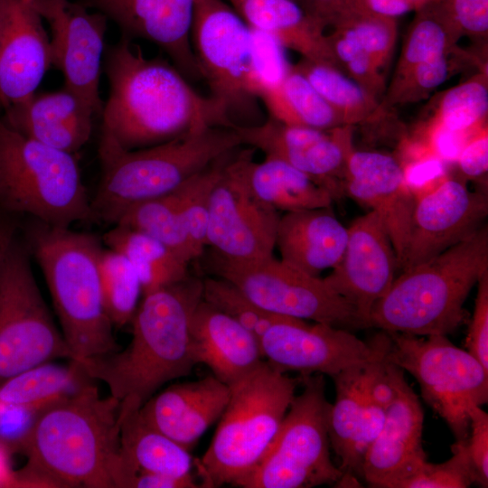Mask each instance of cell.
Instances as JSON below:
<instances>
[{"label": "cell", "instance_id": "1", "mask_svg": "<svg viewBox=\"0 0 488 488\" xmlns=\"http://www.w3.org/2000/svg\"><path fill=\"white\" fill-rule=\"evenodd\" d=\"M103 68L109 93L101 113V134L126 150L234 124L216 100L194 90L174 65L146 58L124 36L105 49Z\"/></svg>", "mask_w": 488, "mask_h": 488}, {"label": "cell", "instance_id": "2", "mask_svg": "<svg viewBox=\"0 0 488 488\" xmlns=\"http://www.w3.org/2000/svg\"><path fill=\"white\" fill-rule=\"evenodd\" d=\"M119 408L89 380L38 411L15 450L19 487L115 488Z\"/></svg>", "mask_w": 488, "mask_h": 488}, {"label": "cell", "instance_id": "3", "mask_svg": "<svg viewBox=\"0 0 488 488\" xmlns=\"http://www.w3.org/2000/svg\"><path fill=\"white\" fill-rule=\"evenodd\" d=\"M202 300V280L189 276L143 295L130 322L128 345L79 365L89 379L108 386L120 408H141L164 383L189 375L196 365L190 327Z\"/></svg>", "mask_w": 488, "mask_h": 488}, {"label": "cell", "instance_id": "4", "mask_svg": "<svg viewBox=\"0 0 488 488\" xmlns=\"http://www.w3.org/2000/svg\"><path fill=\"white\" fill-rule=\"evenodd\" d=\"M488 270V230L472 235L434 258L402 270L374 305L369 327L417 336L447 335L467 318L464 304Z\"/></svg>", "mask_w": 488, "mask_h": 488}, {"label": "cell", "instance_id": "5", "mask_svg": "<svg viewBox=\"0 0 488 488\" xmlns=\"http://www.w3.org/2000/svg\"><path fill=\"white\" fill-rule=\"evenodd\" d=\"M241 145L232 127H209L135 150L101 134V175L91 201L94 220L115 225L132 206L173 192Z\"/></svg>", "mask_w": 488, "mask_h": 488}, {"label": "cell", "instance_id": "6", "mask_svg": "<svg viewBox=\"0 0 488 488\" xmlns=\"http://www.w3.org/2000/svg\"><path fill=\"white\" fill-rule=\"evenodd\" d=\"M28 249L48 285L61 333L77 362L120 348L107 312L99 271L102 249L94 235L37 221L27 232Z\"/></svg>", "mask_w": 488, "mask_h": 488}, {"label": "cell", "instance_id": "7", "mask_svg": "<svg viewBox=\"0 0 488 488\" xmlns=\"http://www.w3.org/2000/svg\"><path fill=\"white\" fill-rule=\"evenodd\" d=\"M301 377L265 360L230 388L227 406L202 459L194 460L202 487L237 484L260 462L276 438Z\"/></svg>", "mask_w": 488, "mask_h": 488}, {"label": "cell", "instance_id": "8", "mask_svg": "<svg viewBox=\"0 0 488 488\" xmlns=\"http://www.w3.org/2000/svg\"><path fill=\"white\" fill-rule=\"evenodd\" d=\"M0 211L52 227L94 220L74 154L26 137L2 117Z\"/></svg>", "mask_w": 488, "mask_h": 488}, {"label": "cell", "instance_id": "9", "mask_svg": "<svg viewBox=\"0 0 488 488\" xmlns=\"http://www.w3.org/2000/svg\"><path fill=\"white\" fill-rule=\"evenodd\" d=\"M279 431L257 466L238 484L242 488H311L342 484L344 474L331 458L329 414L324 375L300 376Z\"/></svg>", "mask_w": 488, "mask_h": 488}, {"label": "cell", "instance_id": "10", "mask_svg": "<svg viewBox=\"0 0 488 488\" xmlns=\"http://www.w3.org/2000/svg\"><path fill=\"white\" fill-rule=\"evenodd\" d=\"M388 333L387 360L417 380L424 400L446 421L455 441L466 439L470 408L488 401V370L446 335Z\"/></svg>", "mask_w": 488, "mask_h": 488}, {"label": "cell", "instance_id": "11", "mask_svg": "<svg viewBox=\"0 0 488 488\" xmlns=\"http://www.w3.org/2000/svg\"><path fill=\"white\" fill-rule=\"evenodd\" d=\"M71 352L33 274L30 250L17 236L0 260V383Z\"/></svg>", "mask_w": 488, "mask_h": 488}, {"label": "cell", "instance_id": "12", "mask_svg": "<svg viewBox=\"0 0 488 488\" xmlns=\"http://www.w3.org/2000/svg\"><path fill=\"white\" fill-rule=\"evenodd\" d=\"M207 266L261 309L281 316L354 330L366 325L355 308L316 276L273 257L235 262L211 251Z\"/></svg>", "mask_w": 488, "mask_h": 488}, {"label": "cell", "instance_id": "13", "mask_svg": "<svg viewBox=\"0 0 488 488\" xmlns=\"http://www.w3.org/2000/svg\"><path fill=\"white\" fill-rule=\"evenodd\" d=\"M191 44L211 98L229 116L258 98L252 29L221 0H194Z\"/></svg>", "mask_w": 488, "mask_h": 488}, {"label": "cell", "instance_id": "14", "mask_svg": "<svg viewBox=\"0 0 488 488\" xmlns=\"http://www.w3.org/2000/svg\"><path fill=\"white\" fill-rule=\"evenodd\" d=\"M253 150L234 151L214 183L209 202L207 246L220 257L250 262L273 257L280 215L259 201L247 181Z\"/></svg>", "mask_w": 488, "mask_h": 488}, {"label": "cell", "instance_id": "15", "mask_svg": "<svg viewBox=\"0 0 488 488\" xmlns=\"http://www.w3.org/2000/svg\"><path fill=\"white\" fill-rule=\"evenodd\" d=\"M259 343L264 359L281 371L333 378L352 365L385 356L390 337L381 331L362 341L346 329L285 316L266 331Z\"/></svg>", "mask_w": 488, "mask_h": 488}, {"label": "cell", "instance_id": "16", "mask_svg": "<svg viewBox=\"0 0 488 488\" xmlns=\"http://www.w3.org/2000/svg\"><path fill=\"white\" fill-rule=\"evenodd\" d=\"M51 29L52 65L64 77V88L101 115L99 94L108 18L71 0H29Z\"/></svg>", "mask_w": 488, "mask_h": 488}, {"label": "cell", "instance_id": "17", "mask_svg": "<svg viewBox=\"0 0 488 488\" xmlns=\"http://www.w3.org/2000/svg\"><path fill=\"white\" fill-rule=\"evenodd\" d=\"M347 229L343 253L323 279L355 308L369 327L372 307L395 279L398 259L387 230L374 211L358 217Z\"/></svg>", "mask_w": 488, "mask_h": 488}, {"label": "cell", "instance_id": "18", "mask_svg": "<svg viewBox=\"0 0 488 488\" xmlns=\"http://www.w3.org/2000/svg\"><path fill=\"white\" fill-rule=\"evenodd\" d=\"M388 370L394 399L361 466V478L376 488H398L427 461L422 446L424 412L418 396L407 382L404 371L389 361Z\"/></svg>", "mask_w": 488, "mask_h": 488}, {"label": "cell", "instance_id": "19", "mask_svg": "<svg viewBox=\"0 0 488 488\" xmlns=\"http://www.w3.org/2000/svg\"><path fill=\"white\" fill-rule=\"evenodd\" d=\"M488 214V196L471 192L460 181L446 179L416 202L401 269L442 253L479 228Z\"/></svg>", "mask_w": 488, "mask_h": 488}, {"label": "cell", "instance_id": "20", "mask_svg": "<svg viewBox=\"0 0 488 488\" xmlns=\"http://www.w3.org/2000/svg\"><path fill=\"white\" fill-rule=\"evenodd\" d=\"M52 66L50 37L29 0H0V104L35 93Z\"/></svg>", "mask_w": 488, "mask_h": 488}, {"label": "cell", "instance_id": "21", "mask_svg": "<svg viewBox=\"0 0 488 488\" xmlns=\"http://www.w3.org/2000/svg\"><path fill=\"white\" fill-rule=\"evenodd\" d=\"M112 20L122 35L155 44L186 78L202 79L191 44L194 0H83Z\"/></svg>", "mask_w": 488, "mask_h": 488}, {"label": "cell", "instance_id": "22", "mask_svg": "<svg viewBox=\"0 0 488 488\" xmlns=\"http://www.w3.org/2000/svg\"><path fill=\"white\" fill-rule=\"evenodd\" d=\"M343 194L369 207L380 217L400 268L408 248L416 200L399 163L377 152L352 153L347 163Z\"/></svg>", "mask_w": 488, "mask_h": 488}, {"label": "cell", "instance_id": "23", "mask_svg": "<svg viewBox=\"0 0 488 488\" xmlns=\"http://www.w3.org/2000/svg\"><path fill=\"white\" fill-rule=\"evenodd\" d=\"M230 388L214 375L173 384L139 408L150 426L188 450L222 415Z\"/></svg>", "mask_w": 488, "mask_h": 488}, {"label": "cell", "instance_id": "24", "mask_svg": "<svg viewBox=\"0 0 488 488\" xmlns=\"http://www.w3.org/2000/svg\"><path fill=\"white\" fill-rule=\"evenodd\" d=\"M5 109L3 119L14 130L74 155L89 141L97 115L86 101L65 88L34 93Z\"/></svg>", "mask_w": 488, "mask_h": 488}, {"label": "cell", "instance_id": "25", "mask_svg": "<svg viewBox=\"0 0 488 488\" xmlns=\"http://www.w3.org/2000/svg\"><path fill=\"white\" fill-rule=\"evenodd\" d=\"M190 334L195 364L206 365L212 375L228 386L264 361L259 340L203 299L192 317Z\"/></svg>", "mask_w": 488, "mask_h": 488}, {"label": "cell", "instance_id": "26", "mask_svg": "<svg viewBox=\"0 0 488 488\" xmlns=\"http://www.w3.org/2000/svg\"><path fill=\"white\" fill-rule=\"evenodd\" d=\"M347 238L348 229L337 220L330 206L280 215L276 247L280 259L318 277L339 262Z\"/></svg>", "mask_w": 488, "mask_h": 488}, {"label": "cell", "instance_id": "27", "mask_svg": "<svg viewBox=\"0 0 488 488\" xmlns=\"http://www.w3.org/2000/svg\"><path fill=\"white\" fill-rule=\"evenodd\" d=\"M139 408H119V455L115 488H127L131 477L139 473L192 477L194 460L189 450L145 422Z\"/></svg>", "mask_w": 488, "mask_h": 488}, {"label": "cell", "instance_id": "28", "mask_svg": "<svg viewBox=\"0 0 488 488\" xmlns=\"http://www.w3.org/2000/svg\"><path fill=\"white\" fill-rule=\"evenodd\" d=\"M247 181L254 195L279 211L330 207L331 192L287 162L271 156L259 163L249 160Z\"/></svg>", "mask_w": 488, "mask_h": 488}, {"label": "cell", "instance_id": "29", "mask_svg": "<svg viewBox=\"0 0 488 488\" xmlns=\"http://www.w3.org/2000/svg\"><path fill=\"white\" fill-rule=\"evenodd\" d=\"M385 356L352 365L333 377L336 396L329 414V437L340 461L338 466L344 474L342 484L348 483L350 479L354 483L359 478L354 448L362 418L365 388L375 361Z\"/></svg>", "mask_w": 488, "mask_h": 488}, {"label": "cell", "instance_id": "30", "mask_svg": "<svg viewBox=\"0 0 488 488\" xmlns=\"http://www.w3.org/2000/svg\"><path fill=\"white\" fill-rule=\"evenodd\" d=\"M231 7L253 30L271 36L282 47L290 46L319 56L322 45L313 19L293 0H229Z\"/></svg>", "mask_w": 488, "mask_h": 488}, {"label": "cell", "instance_id": "31", "mask_svg": "<svg viewBox=\"0 0 488 488\" xmlns=\"http://www.w3.org/2000/svg\"><path fill=\"white\" fill-rule=\"evenodd\" d=\"M103 239L108 248L118 251L130 262L139 277L143 295L189 276L188 262L145 233L116 224Z\"/></svg>", "mask_w": 488, "mask_h": 488}, {"label": "cell", "instance_id": "32", "mask_svg": "<svg viewBox=\"0 0 488 488\" xmlns=\"http://www.w3.org/2000/svg\"><path fill=\"white\" fill-rule=\"evenodd\" d=\"M89 380L74 361L69 365L45 362L1 382L0 402L38 412Z\"/></svg>", "mask_w": 488, "mask_h": 488}, {"label": "cell", "instance_id": "33", "mask_svg": "<svg viewBox=\"0 0 488 488\" xmlns=\"http://www.w3.org/2000/svg\"><path fill=\"white\" fill-rule=\"evenodd\" d=\"M260 99L271 117L286 125L322 129L334 122L331 105L300 72L287 70L282 81L263 89Z\"/></svg>", "mask_w": 488, "mask_h": 488}, {"label": "cell", "instance_id": "34", "mask_svg": "<svg viewBox=\"0 0 488 488\" xmlns=\"http://www.w3.org/2000/svg\"><path fill=\"white\" fill-rule=\"evenodd\" d=\"M177 188L169 193L132 206L116 224L134 229L158 239L190 263L197 257L186 232Z\"/></svg>", "mask_w": 488, "mask_h": 488}, {"label": "cell", "instance_id": "35", "mask_svg": "<svg viewBox=\"0 0 488 488\" xmlns=\"http://www.w3.org/2000/svg\"><path fill=\"white\" fill-rule=\"evenodd\" d=\"M99 271L105 306L114 327L130 324L143 295L136 270L124 255L102 247Z\"/></svg>", "mask_w": 488, "mask_h": 488}, {"label": "cell", "instance_id": "36", "mask_svg": "<svg viewBox=\"0 0 488 488\" xmlns=\"http://www.w3.org/2000/svg\"><path fill=\"white\" fill-rule=\"evenodd\" d=\"M232 153L216 160L177 188L186 232L197 258L202 254L207 246L208 212L211 189Z\"/></svg>", "mask_w": 488, "mask_h": 488}, {"label": "cell", "instance_id": "37", "mask_svg": "<svg viewBox=\"0 0 488 488\" xmlns=\"http://www.w3.org/2000/svg\"><path fill=\"white\" fill-rule=\"evenodd\" d=\"M394 394L385 356L375 361L365 388L362 418L354 448L359 478L364 454L379 435Z\"/></svg>", "mask_w": 488, "mask_h": 488}, {"label": "cell", "instance_id": "38", "mask_svg": "<svg viewBox=\"0 0 488 488\" xmlns=\"http://www.w3.org/2000/svg\"><path fill=\"white\" fill-rule=\"evenodd\" d=\"M202 299L237 321L258 340L273 324L285 317L261 309L234 284L219 277L202 280Z\"/></svg>", "mask_w": 488, "mask_h": 488}, {"label": "cell", "instance_id": "39", "mask_svg": "<svg viewBox=\"0 0 488 488\" xmlns=\"http://www.w3.org/2000/svg\"><path fill=\"white\" fill-rule=\"evenodd\" d=\"M452 456L444 463L424 462L398 488H466L474 483V475L468 457L465 439L455 441Z\"/></svg>", "mask_w": 488, "mask_h": 488}, {"label": "cell", "instance_id": "40", "mask_svg": "<svg viewBox=\"0 0 488 488\" xmlns=\"http://www.w3.org/2000/svg\"><path fill=\"white\" fill-rule=\"evenodd\" d=\"M488 108L487 89L477 82H470L452 89L442 103L444 126L461 132L479 120Z\"/></svg>", "mask_w": 488, "mask_h": 488}, {"label": "cell", "instance_id": "41", "mask_svg": "<svg viewBox=\"0 0 488 488\" xmlns=\"http://www.w3.org/2000/svg\"><path fill=\"white\" fill-rule=\"evenodd\" d=\"M301 74L329 104L353 106L363 98L362 90L357 84L326 66H310L305 74Z\"/></svg>", "mask_w": 488, "mask_h": 488}, {"label": "cell", "instance_id": "42", "mask_svg": "<svg viewBox=\"0 0 488 488\" xmlns=\"http://www.w3.org/2000/svg\"><path fill=\"white\" fill-rule=\"evenodd\" d=\"M469 431L465 439L468 457L474 475V483L488 486V414L480 406L469 411Z\"/></svg>", "mask_w": 488, "mask_h": 488}, {"label": "cell", "instance_id": "43", "mask_svg": "<svg viewBox=\"0 0 488 488\" xmlns=\"http://www.w3.org/2000/svg\"><path fill=\"white\" fill-rule=\"evenodd\" d=\"M465 347L488 370V270L477 281V295Z\"/></svg>", "mask_w": 488, "mask_h": 488}, {"label": "cell", "instance_id": "44", "mask_svg": "<svg viewBox=\"0 0 488 488\" xmlns=\"http://www.w3.org/2000/svg\"><path fill=\"white\" fill-rule=\"evenodd\" d=\"M446 34L442 25L432 18H424L415 26L406 56L408 61L419 63L442 55Z\"/></svg>", "mask_w": 488, "mask_h": 488}, {"label": "cell", "instance_id": "45", "mask_svg": "<svg viewBox=\"0 0 488 488\" xmlns=\"http://www.w3.org/2000/svg\"><path fill=\"white\" fill-rule=\"evenodd\" d=\"M402 172L416 202L435 191L446 180V166L438 156L419 159L405 169L402 168Z\"/></svg>", "mask_w": 488, "mask_h": 488}, {"label": "cell", "instance_id": "46", "mask_svg": "<svg viewBox=\"0 0 488 488\" xmlns=\"http://www.w3.org/2000/svg\"><path fill=\"white\" fill-rule=\"evenodd\" d=\"M38 412L0 402V441L13 453Z\"/></svg>", "mask_w": 488, "mask_h": 488}, {"label": "cell", "instance_id": "47", "mask_svg": "<svg viewBox=\"0 0 488 488\" xmlns=\"http://www.w3.org/2000/svg\"><path fill=\"white\" fill-rule=\"evenodd\" d=\"M344 38L352 41L361 50L370 53L384 50L390 39V33L384 21L366 20L349 29Z\"/></svg>", "mask_w": 488, "mask_h": 488}, {"label": "cell", "instance_id": "48", "mask_svg": "<svg viewBox=\"0 0 488 488\" xmlns=\"http://www.w3.org/2000/svg\"><path fill=\"white\" fill-rule=\"evenodd\" d=\"M455 19L465 29L483 33L488 29V0H452Z\"/></svg>", "mask_w": 488, "mask_h": 488}, {"label": "cell", "instance_id": "49", "mask_svg": "<svg viewBox=\"0 0 488 488\" xmlns=\"http://www.w3.org/2000/svg\"><path fill=\"white\" fill-rule=\"evenodd\" d=\"M458 164L461 171L468 177L475 178L483 175L488 167V138L478 137L464 146Z\"/></svg>", "mask_w": 488, "mask_h": 488}, {"label": "cell", "instance_id": "50", "mask_svg": "<svg viewBox=\"0 0 488 488\" xmlns=\"http://www.w3.org/2000/svg\"><path fill=\"white\" fill-rule=\"evenodd\" d=\"M202 487L195 478H178L155 473H139L131 477L127 488H196Z\"/></svg>", "mask_w": 488, "mask_h": 488}, {"label": "cell", "instance_id": "51", "mask_svg": "<svg viewBox=\"0 0 488 488\" xmlns=\"http://www.w3.org/2000/svg\"><path fill=\"white\" fill-rule=\"evenodd\" d=\"M446 128L445 126L438 128L433 136V147L436 155L443 161L455 162L465 145L463 136Z\"/></svg>", "mask_w": 488, "mask_h": 488}, {"label": "cell", "instance_id": "52", "mask_svg": "<svg viewBox=\"0 0 488 488\" xmlns=\"http://www.w3.org/2000/svg\"><path fill=\"white\" fill-rule=\"evenodd\" d=\"M447 77V64L443 55L418 63L417 79L424 88H434Z\"/></svg>", "mask_w": 488, "mask_h": 488}, {"label": "cell", "instance_id": "53", "mask_svg": "<svg viewBox=\"0 0 488 488\" xmlns=\"http://www.w3.org/2000/svg\"><path fill=\"white\" fill-rule=\"evenodd\" d=\"M310 10L308 15L322 23L336 14H344L351 9V0H307Z\"/></svg>", "mask_w": 488, "mask_h": 488}, {"label": "cell", "instance_id": "54", "mask_svg": "<svg viewBox=\"0 0 488 488\" xmlns=\"http://www.w3.org/2000/svg\"><path fill=\"white\" fill-rule=\"evenodd\" d=\"M364 5L375 14L393 17L408 13L412 9L406 0H363Z\"/></svg>", "mask_w": 488, "mask_h": 488}, {"label": "cell", "instance_id": "55", "mask_svg": "<svg viewBox=\"0 0 488 488\" xmlns=\"http://www.w3.org/2000/svg\"><path fill=\"white\" fill-rule=\"evenodd\" d=\"M13 454L10 447L0 441V488H19L16 470L12 467L11 457Z\"/></svg>", "mask_w": 488, "mask_h": 488}, {"label": "cell", "instance_id": "56", "mask_svg": "<svg viewBox=\"0 0 488 488\" xmlns=\"http://www.w3.org/2000/svg\"><path fill=\"white\" fill-rule=\"evenodd\" d=\"M16 216L0 211V260L17 236Z\"/></svg>", "mask_w": 488, "mask_h": 488}, {"label": "cell", "instance_id": "57", "mask_svg": "<svg viewBox=\"0 0 488 488\" xmlns=\"http://www.w3.org/2000/svg\"><path fill=\"white\" fill-rule=\"evenodd\" d=\"M362 51L355 42L346 38L339 41L336 44L338 56L348 63Z\"/></svg>", "mask_w": 488, "mask_h": 488}, {"label": "cell", "instance_id": "58", "mask_svg": "<svg viewBox=\"0 0 488 488\" xmlns=\"http://www.w3.org/2000/svg\"><path fill=\"white\" fill-rule=\"evenodd\" d=\"M369 63V53L362 51L352 61L349 62V66L352 72L358 75H361L368 70Z\"/></svg>", "mask_w": 488, "mask_h": 488}, {"label": "cell", "instance_id": "59", "mask_svg": "<svg viewBox=\"0 0 488 488\" xmlns=\"http://www.w3.org/2000/svg\"><path fill=\"white\" fill-rule=\"evenodd\" d=\"M410 6L413 8L418 5H422L424 3H426L427 0H406Z\"/></svg>", "mask_w": 488, "mask_h": 488}]
</instances>
